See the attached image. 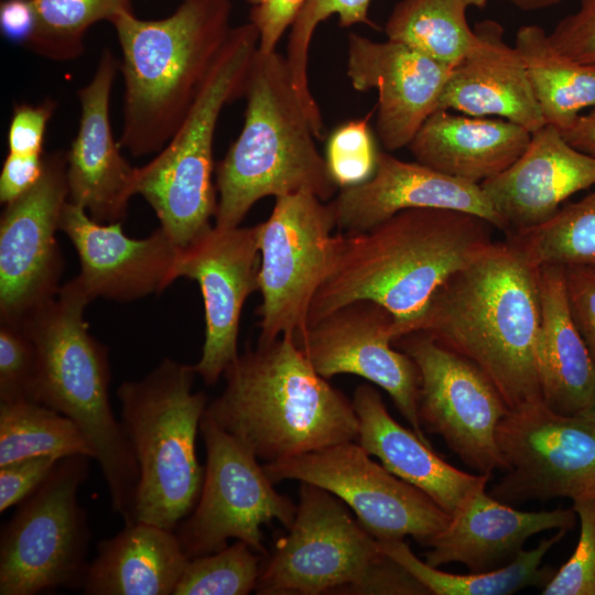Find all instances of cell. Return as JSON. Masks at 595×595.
<instances>
[{
  "label": "cell",
  "mask_w": 595,
  "mask_h": 595,
  "mask_svg": "<svg viewBox=\"0 0 595 595\" xmlns=\"http://www.w3.org/2000/svg\"><path fill=\"white\" fill-rule=\"evenodd\" d=\"M493 229L473 214L410 208L367 231L344 232L336 263L311 303L307 326L369 300L392 314L394 342L410 333L445 281L494 241Z\"/></svg>",
  "instance_id": "6da1fadb"
},
{
  "label": "cell",
  "mask_w": 595,
  "mask_h": 595,
  "mask_svg": "<svg viewBox=\"0 0 595 595\" xmlns=\"http://www.w3.org/2000/svg\"><path fill=\"white\" fill-rule=\"evenodd\" d=\"M540 318L537 268L508 240L493 241L434 293L410 333L473 361L516 410L543 401Z\"/></svg>",
  "instance_id": "7a4b0ae2"
},
{
  "label": "cell",
  "mask_w": 595,
  "mask_h": 595,
  "mask_svg": "<svg viewBox=\"0 0 595 595\" xmlns=\"http://www.w3.org/2000/svg\"><path fill=\"white\" fill-rule=\"evenodd\" d=\"M205 413L267 463L358 437L353 401L320 376L293 336L257 344L224 371Z\"/></svg>",
  "instance_id": "3957f363"
},
{
  "label": "cell",
  "mask_w": 595,
  "mask_h": 595,
  "mask_svg": "<svg viewBox=\"0 0 595 595\" xmlns=\"http://www.w3.org/2000/svg\"><path fill=\"white\" fill-rule=\"evenodd\" d=\"M230 0H184L170 17L111 18L122 50L120 145L134 156L162 150L176 132L230 31Z\"/></svg>",
  "instance_id": "277c9868"
},
{
  "label": "cell",
  "mask_w": 595,
  "mask_h": 595,
  "mask_svg": "<svg viewBox=\"0 0 595 595\" xmlns=\"http://www.w3.org/2000/svg\"><path fill=\"white\" fill-rule=\"evenodd\" d=\"M91 301L76 277L20 325L34 343L37 377L33 401L69 418L95 451L112 511L132 522L139 466L109 400L108 348L88 331Z\"/></svg>",
  "instance_id": "5b68a950"
},
{
  "label": "cell",
  "mask_w": 595,
  "mask_h": 595,
  "mask_svg": "<svg viewBox=\"0 0 595 595\" xmlns=\"http://www.w3.org/2000/svg\"><path fill=\"white\" fill-rule=\"evenodd\" d=\"M242 129L219 162L215 226L238 227L261 198L310 192L334 198L325 158L293 86L285 56L257 51L246 82Z\"/></svg>",
  "instance_id": "8992f818"
},
{
  "label": "cell",
  "mask_w": 595,
  "mask_h": 595,
  "mask_svg": "<svg viewBox=\"0 0 595 595\" xmlns=\"http://www.w3.org/2000/svg\"><path fill=\"white\" fill-rule=\"evenodd\" d=\"M194 366L164 358L140 380L117 389L121 425L139 466L132 520L175 531L197 504L204 468L196 436L207 408L193 392Z\"/></svg>",
  "instance_id": "52a82bcc"
},
{
  "label": "cell",
  "mask_w": 595,
  "mask_h": 595,
  "mask_svg": "<svg viewBox=\"0 0 595 595\" xmlns=\"http://www.w3.org/2000/svg\"><path fill=\"white\" fill-rule=\"evenodd\" d=\"M257 594L426 595L428 589L388 556L343 501L301 483L286 537L260 567Z\"/></svg>",
  "instance_id": "ba28073f"
},
{
  "label": "cell",
  "mask_w": 595,
  "mask_h": 595,
  "mask_svg": "<svg viewBox=\"0 0 595 595\" xmlns=\"http://www.w3.org/2000/svg\"><path fill=\"white\" fill-rule=\"evenodd\" d=\"M259 46L250 21L231 28L183 122L161 152L137 167L136 194L151 205L160 227L178 248L209 229L217 201L213 142L223 107L245 95Z\"/></svg>",
  "instance_id": "9c48e42d"
},
{
  "label": "cell",
  "mask_w": 595,
  "mask_h": 595,
  "mask_svg": "<svg viewBox=\"0 0 595 595\" xmlns=\"http://www.w3.org/2000/svg\"><path fill=\"white\" fill-rule=\"evenodd\" d=\"M90 459L83 454L60 458L2 528L0 595L83 589L91 531L78 491Z\"/></svg>",
  "instance_id": "30bf717a"
},
{
  "label": "cell",
  "mask_w": 595,
  "mask_h": 595,
  "mask_svg": "<svg viewBox=\"0 0 595 595\" xmlns=\"http://www.w3.org/2000/svg\"><path fill=\"white\" fill-rule=\"evenodd\" d=\"M259 225V344L298 336L307 326L311 303L331 274L344 232L331 202L310 192L275 198Z\"/></svg>",
  "instance_id": "8fae6325"
},
{
  "label": "cell",
  "mask_w": 595,
  "mask_h": 595,
  "mask_svg": "<svg viewBox=\"0 0 595 595\" xmlns=\"http://www.w3.org/2000/svg\"><path fill=\"white\" fill-rule=\"evenodd\" d=\"M199 432L206 465L197 504L175 529L183 551L192 559L219 551L229 539H237L266 553L261 527L278 520L289 529L296 506L274 489L250 448L206 413Z\"/></svg>",
  "instance_id": "7c38bea8"
},
{
  "label": "cell",
  "mask_w": 595,
  "mask_h": 595,
  "mask_svg": "<svg viewBox=\"0 0 595 595\" xmlns=\"http://www.w3.org/2000/svg\"><path fill=\"white\" fill-rule=\"evenodd\" d=\"M497 443L505 475L489 491L495 499H595V407L562 414L540 401L509 410Z\"/></svg>",
  "instance_id": "4fadbf2b"
},
{
  "label": "cell",
  "mask_w": 595,
  "mask_h": 595,
  "mask_svg": "<svg viewBox=\"0 0 595 595\" xmlns=\"http://www.w3.org/2000/svg\"><path fill=\"white\" fill-rule=\"evenodd\" d=\"M263 469L273 483L296 479L332 493L377 540L410 536L426 547L451 518L419 488L372 461L354 441L266 463Z\"/></svg>",
  "instance_id": "5bb4252c"
},
{
  "label": "cell",
  "mask_w": 595,
  "mask_h": 595,
  "mask_svg": "<svg viewBox=\"0 0 595 595\" xmlns=\"http://www.w3.org/2000/svg\"><path fill=\"white\" fill-rule=\"evenodd\" d=\"M393 343L419 369L418 409L423 429L440 435L477 474L491 477L494 472L505 470L497 426L509 408L485 372L423 332Z\"/></svg>",
  "instance_id": "9a60e30c"
},
{
  "label": "cell",
  "mask_w": 595,
  "mask_h": 595,
  "mask_svg": "<svg viewBox=\"0 0 595 595\" xmlns=\"http://www.w3.org/2000/svg\"><path fill=\"white\" fill-rule=\"evenodd\" d=\"M67 161L44 158L40 180L6 204L0 220V322L20 325L60 291L64 261L56 231L68 202Z\"/></svg>",
  "instance_id": "2e32d148"
},
{
  "label": "cell",
  "mask_w": 595,
  "mask_h": 595,
  "mask_svg": "<svg viewBox=\"0 0 595 595\" xmlns=\"http://www.w3.org/2000/svg\"><path fill=\"white\" fill-rule=\"evenodd\" d=\"M393 322L380 304L358 300L306 326L294 340L323 378L351 374L382 388L412 431L431 445L419 418L420 372L409 355L392 347Z\"/></svg>",
  "instance_id": "e0dca14e"
},
{
  "label": "cell",
  "mask_w": 595,
  "mask_h": 595,
  "mask_svg": "<svg viewBox=\"0 0 595 595\" xmlns=\"http://www.w3.org/2000/svg\"><path fill=\"white\" fill-rule=\"evenodd\" d=\"M259 225L212 226L194 241L178 248L174 279L198 283L205 312V340L193 365L212 386L238 357L239 321L248 296L259 290Z\"/></svg>",
  "instance_id": "ac0fdd59"
},
{
  "label": "cell",
  "mask_w": 595,
  "mask_h": 595,
  "mask_svg": "<svg viewBox=\"0 0 595 595\" xmlns=\"http://www.w3.org/2000/svg\"><path fill=\"white\" fill-rule=\"evenodd\" d=\"M451 69L402 43L348 34L347 77L358 91L377 90L376 132L388 152L408 147L437 109Z\"/></svg>",
  "instance_id": "d6986e66"
},
{
  "label": "cell",
  "mask_w": 595,
  "mask_h": 595,
  "mask_svg": "<svg viewBox=\"0 0 595 595\" xmlns=\"http://www.w3.org/2000/svg\"><path fill=\"white\" fill-rule=\"evenodd\" d=\"M75 247L80 272L76 279L91 299L130 302L162 292L172 284L178 247L160 227L143 239L128 237L121 223L101 224L67 202L60 219Z\"/></svg>",
  "instance_id": "ffe728a7"
},
{
  "label": "cell",
  "mask_w": 595,
  "mask_h": 595,
  "mask_svg": "<svg viewBox=\"0 0 595 595\" xmlns=\"http://www.w3.org/2000/svg\"><path fill=\"white\" fill-rule=\"evenodd\" d=\"M338 231H367L410 208H444L473 214L496 229L507 227L479 184L433 170L419 162L379 152L375 174L367 182L340 188L329 201Z\"/></svg>",
  "instance_id": "44dd1931"
},
{
  "label": "cell",
  "mask_w": 595,
  "mask_h": 595,
  "mask_svg": "<svg viewBox=\"0 0 595 595\" xmlns=\"http://www.w3.org/2000/svg\"><path fill=\"white\" fill-rule=\"evenodd\" d=\"M479 185L510 235L548 221L564 201L595 186V158L544 125L510 166Z\"/></svg>",
  "instance_id": "7402d4cb"
},
{
  "label": "cell",
  "mask_w": 595,
  "mask_h": 595,
  "mask_svg": "<svg viewBox=\"0 0 595 595\" xmlns=\"http://www.w3.org/2000/svg\"><path fill=\"white\" fill-rule=\"evenodd\" d=\"M116 61L105 51L91 82L78 91L79 130L66 156L68 202L101 224L122 223L136 194L137 167L121 155L109 120Z\"/></svg>",
  "instance_id": "603a6c76"
},
{
  "label": "cell",
  "mask_w": 595,
  "mask_h": 595,
  "mask_svg": "<svg viewBox=\"0 0 595 595\" xmlns=\"http://www.w3.org/2000/svg\"><path fill=\"white\" fill-rule=\"evenodd\" d=\"M576 517L573 508L521 511L480 488L426 544L430 550L425 562L434 567L455 562L469 573L490 572L510 564L532 536L552 529L567 531L575 526Z\"/></svg>",
  "instance_id": "cb8c5ba5"
},
{
  "label": "cell",
  "mask_w": 595,
  "mask_h": 595,
  "mask_svg": "<svg viewBox=\"0 0 595 595\" xmlns=\"http://www.w3.org/2000/svg\"><path fill=\"white\" fill-rule=\"evenodd\" d=\"M473 29L474 44L452 67L437 109L475 117L496 116L530 132L543 127L522 60L515 45L506 42L502 25L486 19Z\"/></svg>",
  "instance_id": "d4e9b609"
},
{
  "label": "cell",
  "mask_w": 595,
  "mask_h": 595,
  "mask_svg": "<svg viewBox=\"0 0 595 595\" xmlns=\"http://www.w3.org/2000/svg\"><path fill=\"white\" fill-rule=\"evenodd\" d=\"M351 401L358 419V444L448 515L469 495L486 488L489 476L461 470L444 461L430 444L390 415L372 386L359 385Z\"/></svg>",
  "instance_id": "484cf974"
},
{
  "label": "cell",
  "mask_w": 595,
  "mask_h": 595,
  "mask_svg": "<svg viewBox=\"0 0 595 595\" xmlns=\"http://www.w3.org/2000/svg\"><path fill=\"white\" fill-rule=\"evenodd\" d=\"M530 139V131L502 118L437 109L423 122L408 148L423 165L482 184L510 166Z\"/></svg>",
  "instance_id": "4316f807"
},
{
  "label": "cell",
  "mask_w": 595,
  "mask_h": 595,
  "mask_svg": "<svg viewBox=\"0 0 595 595\" xmlns=\"http://www.w3.org/2000/svg\"><path fill=\"white\" fill-rule=\"evenodd\" d=\"M540 295L538 369L543 402L573 414L595 405V361L571 315L564 268H537Z\"/></svg>",
  "instance_id": "83f0119b"
},
{
  "label": "cell",
  "mask_w": 595,
  "mask_h": 595,
  "mask_svg": "<svg viewBox=\"0 0 595 595\" xmlns=\"http://www.w3.org/2000/svg\"><path fill=\"white\" fill-rule=\"evenodd\" d=\"M190 559L175 531L132 521L99 541L83 585L86 595H170Z\"/></svg>",
  "instance_id": "f1b7e54d"
},
{
  "label": "cell",
  "mask_w": 595,
  "mask_h": 595,
  "mask_svg": "<svg viewBox=\"0 0 595 595\" xmlns=\"http://www.w3.org/2000/svg\"><path fill=\"white\" fill-rule=\"evenodd\" d=\"M515 47L545 125L564 131L574 125L582 110L595 107V67L561 53L543 28L520 26Z\"/></svg>",
  "instance_id": "f546056e"
},
{
  "label": "cell",
  "mask_w": 595,
  "mask_h": 595,
  "mask_svg": "<svg viewBox=\"0 0 595 595\" xmlns=\"http://www.w3.org/2000/svg\"><path fill=\"white\" fill-rule=\"evenodd\" d=\"M560 529L531 549L523 550L510 564L485 573L452 574L421 561L403 540H378L381 550L404 567L434 595H509L529 586L545 585L554 572L542 566L545 554L563 539Z\"/></svg>",
  "instance_id": "4dcf8cb0"
},
{
  "label": "cell",
  "mask_w": 595,
  "mask_h": 595,
  "mask_svg": "<svg viewBox=\"0 0 595 595\" xmlns=\"http://www.w3.org/2000/svg\"><path fill=\"white\" fill-rule=\"evenodd\" d=\"M486 4L487 0H400L387 19L385 34L453 67L475 41L468 9Z\"/></svg>",
  "instance_id": "1f68e13d"
},
{
  "label": "cell",
  "mask_w": 595,
  "mask_h": 595,
  "mask_svg": "<svg viewBox=\"0 0 595 595\" xmlns=\"http://www.w3.org/2000/svg\"><path fill=\"white\" fill-rule=\"evenodd\" d=\"M95 451L82 430L66 415L36 401L0 402V465L26 457L62 458Z\"/></svg>",
  "instance_id": "d6a6232c"
},
{
  "label": "cell",
  "mask_w": 595,
  "mask_h": 595,
  "mask_svg": "<svg viewBox=\"0 0 595 595\" xmlns=\"http://www.w3.org/2000/svg\"><path fill=\"white\" fill-rule=\"evenodd\" d=\"M508 241L533 268H595V186L548 221L510 234Z\"/></svg>",
  "instance_id": "836d02e7"
},
{
  "label": "cell",
  "mask_w": 595,
  "mask_h": 595,
  "mask_svg": "<svg viewBox=\"0 0 595 595\" xmlns=\"http://www.w3.org/2000/svg\"><path fill=\"white\" fill-rule=\"evenodd\" d=\"M130 0H33L35 25L26 42L50 58L68 60L83 51L85 31L99 20H111Z\"/></svg>",
  "instance_id": "e575fe53"
},
{
  "label": "cell",
  "mask_w": 595,
  "mask_h": 595,
  "mask_svg": "<svg viewBox=\"0 0 595 595\" xmlns=\"http://www.w3.org/2000/svg\"><path fill=\"white\" fill-rule=\"evenodd\" d=\"M371 0H306L294 20L286 45L285 61L293 86L314 126L323 123L320 107L309 85V51L316 28L331 15H337L343 28L366 24L377 28L369 18Z\"/></svg>",
  "instance_id": "d590c367"
},
{
  "label": "cell",
  "mask_w": 595,
  "mask_h": 595,
  "mask_svg": "<svg viewBox=\"0 0 595 595\" xmlns=\"http://www.w3.org/2000/svg\"><path fill=\"white\" fill-rule=\"evenodd\" d=\"M244 541L192 558L173 595H246L255 591L261 564Z\"/></svg>",
  "instance_id": "8d00e7d4"
},
{
  "label": "cell",
  "mask_w": 595,
  "mask_h": 595,
  "mask_svg": "<svg viewBox=\"0 0 595 595\" xmlns=\"http://www.w3.org/2000/svg\"><path fill=\"white\" fill-rule=\"evenodd\" d=\"M365 118L346 121L327 138L325 161L328 173L338 188L360 185L372 177L379 152Z\"/></svg>",
  "instance_id": "74e56055"
},
{
  "label": "cell",
  "mask_w": 595,
  "mask_h": 595,
  "mask_svg": "<svg viewBox=\"0 0 595 595\" xmlns=\"http://www.w3.org/2000/svg\"><path fill=\"white\" fill-rule=\"evenodd\" d=\"M580 538L571 558L544 585L543 595H595V499L573 501Z\"/></svg>",
  "instance_id": "f35d334b"
},
{
  "label": "cell",
  "mask_w": 595,
  "mask_h": 595,
  "mask_svg": "<svg viewBox=\"0 0 595 595\" xmlns=\"http://www.w3.org/2000/svg\"><path fill=\"white\" fill-rule=\"evenodd\" d=\"M36 377L33 340L21 325L0 322V402L33 401Z\"/></svg>",
  "instance_id": "ab89813d"
},
{
  "label": "cell",
  "mask_w": 595,
  "mask_h": 595,
  "mask_svg": "<svg viewBox=\"0 0 595 595\" xmlns=\"http://www.w3.org/2000/svg\"><path fill=\"white\" fill-rule=\"evenodd\" d=\"M549 37L561 53L595 67V0H581L578 8L561 19Z\"/></svg>",
  "instance_id": "60d3db41"
},
{
  "label": "cell",
  "mask_w": 595,
  "mask_h": 595,
  "mask_svg": "<svg viewBox=\"0 0 595 595\" xmlns=\"http://www.w3.org/2000/svg\"><path fill=\"white\" fill-rule=\"evenodd\" d=\"M58 459L40 455L0 465V512L19 505L34 493Z\"/></svg>",
  "instance_id": "b9f144b4"
},
{
  "label": "cell",
  "mask_w": 595,
  "mask_h": 595,
  "mask_svg": "<svg viewBox=\"0 0 595 595\" xmlns=\"http://www.w3.org/2000/svg\"><path fill=\"white\" fill-rule=\"evenodd\" d=\"M569 309L595 361V268L565 267Z\"/></svg>",
  "instance_id": "7bdbcfd3"
},
{
  "label": "cell",
  "mask_w": 595,
  "mask_h": 595,
  "mask_svg": "<svg viewBox=\"0 0 595 595\" xmlns=\"http://www.w3.org/2000/svg\"><path fill=\"white\" fill-rule=\"evenodd\" d=\"M306 0H266L253 6L250 22L259 33L258 50L261 53L277 51L283 33L292 26Z\"/></svg>",
  "instance_id": "ee69618b"
},
{
  "label": "cell",
  "mask_w": 595,
  "mask_h": 595,
  "mask_svg": "<svg viewBox=\"0 0 595 595\" xmlns=\"http://www.w3.org/2000/svg\"><path fill=\"white\" fill-rule=\"evenodd\" d=\"M52 110L50 102L35 107H17L9 128V153L42 154L44 130Z\"/></svg>",
  "instance_id": "f6af8a7d"
},
{
  "label": "cell",
  "mask_w": 595,
  "mask_h": 595,
  "mask_svg": "<svg viewBox=\"0 0 595 595\" xmlns=\"http://www.w3.org/2000/svg\"><path fill=\"white\" fill-rule=\"evenodd\" d=\"M42 154L20 155L9 153L0 175V201L8 204L30 190L42 176Z\"/></svg>",
  "instance_id": "bcb514c9"
},
{
  "label": "cell",
  "mask_w": 595,
  "mask_h": 595,
  "mask_svg": "<svg viewBox=\"0 0 595 595\" xmlns=\"http://www.w3.org/2000/svg\"><path fill=\"white\" fill-rule=\"evenodd\" d=\"M0 24L9 39L28 42L35 25L33 0H4L0 9Z\"/></svg>",
  "instance_id": "7dc6e473"
},
{
  "label": "cell",
  "mask_w": 595,
  "mask_h": 595,
  "mask_svg": "<svg viewBox=\"0 0 595 595\" xmlns=\"http://www.w3.org/2000/svg\"><path fill=\"white\" fill-rule=\"evenodd\" d=\"M561 132L574 148L595 158V107Z\"/></svg>",
  "instance_id": "c3c4849f"
},
{
  "label": "cell",
  "mask_w": 595,
  "mask_h": 595,
  "mask_svg": "<svg viewBox=\"0 0 595 595\" xmlns=\"http://www.w3.org/2000/svg\"><path fill=\"white\" fill-rule=\"evenodd\" d=\"M515 7L523 11L542 10L556 6L562 0H507Z\"/></svg>",
  "instance_id": "681fc988"
},
{
  "label": "cell",
  "mask_w": 595,
  "mask_h": 595,
  "mask_svg": "<svg viewBox=\"0 0 595 595\" xmlns=\"http://www.w3.org/2000/svg\"><path fill=\"white\" fill-rule=\"evenodd\" d=\"M249 1H250L253 6H256V4L262 3V2L266 1V0H249Z\"/></svg>",
  "instance_id": "f907efd6"
},
{
  "label": "cell",
  "mask_w": 595,
  "mask_h": 595,
  "mask_svg": "<svg viewBox=\"0 0 595 595\" xmlns=\"http://www.w3.org/2000/svg\"><path fill=\"white\" fill-rule=\"evenodd\" d=\"M595 407V405H594Z\"/></svg>",
  "instance_id": "816d5d0a"
}]
</instances>
